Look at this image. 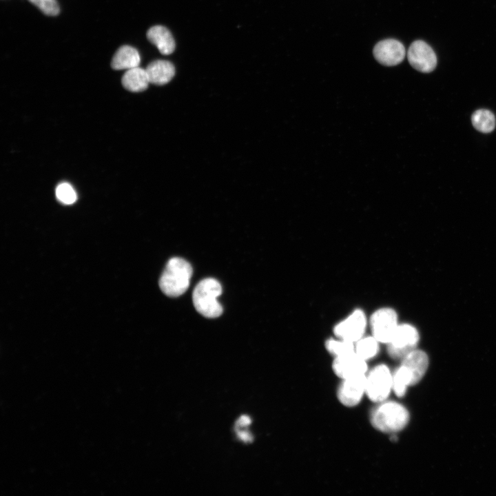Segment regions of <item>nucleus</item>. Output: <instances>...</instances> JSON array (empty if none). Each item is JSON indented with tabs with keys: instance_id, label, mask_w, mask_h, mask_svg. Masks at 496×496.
I'll return each instance as SVG.
<instances>
[{
	"instance_id": "11",
	"label": "nucleus",
	"mask_w": 496,
	"mask_h": 496,
	"mask_svg": "<svg viewBox=\"0 0 496 496\" xmlns=\"http://www.w3.org/2000/svg\"><path fill=\"white\" fill-rule=\"evenodd\" d=\"M332 368L335 375L342 379L364 375L367 370L366 360L355 352L335 357Z\"/></svg>"
},
{
	"instance_id": "13",
	"label": "nucleus",
	"mask_w": 496,
	"mask_h": 496,
	"mask_svg": "<svg viewBox=\"0 0 496 496\" xmlns=\"http://www.w3.org/2000/svg\"><path fill=\"white\" fill-rule=\"evenodd\" d=\"M147 38L164 55L172 54L175 50V41L169 30L162 25H154L147 32Z\"/></svg>"
},
{
	"instance_id": "22",
	"label": "nucleus",
	"mask_w": 496,
	"mask_h": 496,
	"mask_svg": "<svg viewBox=\"0 0 496 496\" xmlns=\"http://www.w3.org/2000/svg\"><path fill=\"white\" fill-rule=\"evenodd\" d=\"M48 16H56L60 8L56 0H28Z\"/></svg>"
},
{
	"instance_id": "16",
	"label": "nucleus",
	"mask_w": 496,
	"mask_h": 496,
	"mask_svg": "<svg viewBox=\"0 0 496 496\" xmlns=\"http://www.w3.org/2000/svg\"><path fill=\"white\" fill-rule=\"evenodd\" d=\"M123 87L133 92H139L146 90L149 83L146 70L135 67L127 70L122 77Z\"/></svg>"
},
{
	"instance_id": "10",
	"label": "nucleus",
	"mask_w": 496,
	"mask_h": 496,
	"mask_svg": "<svg viewBox=\"0 0 496 496\" xmlns=\"http://www.w3.org/2000/svg\"><path fill=\"white\" fill-rule=\"evenodd\" d=\"M375 59L382 65L393 66L404 59L406 51L403 44L397 40L389 39L380 41L373 48Z\"/></svg>"
},
{
	"instance_id": "7",
	"label": "nucleus",
	"mask_w": 496,
	"mask_h": 496,
	"mask_svg": "<svg viewBox=\"0 0 496 496\" xmlns=\"http://www.w3.org/2000/svg\"><path fill=\"white\" fill-rule=\"evenodd\" d=\"M366 324L367 320L364 311L355 309L335 324L333 333L338 338L355 342L363 337Z\"/></svg>"
},
{
	"instance_id": "3",
	"label": "nucleus",
	"mask_w": 496,
	"mask_h": 496,
	"mask_svg": "<svg viewBox=\"0 0 496 496\" xmlns=\"http://www.w3.org/2000/svg\"><path fill=\"white\" fill-rule=\"evenodd\" d=\"M222 293V287L214 278L200 281L194 288L192 300L196 311L203 316L214 318L223 313V307L217 298Z\"/></svg>"
},
{
	"instance_id": "1",
	"label": "nucleus",
	"mask_w": 496,
	"mask_h": 496,
	"mask_svg": "<svg viewBox=\"0 0 496 496\" xmlns=\"http://www.w3.org/2000/svg\"><path fill=\"white\" fill-rule=\"evenodd\" d=\"M192 267L185 259L172 258L169 260L160 278L159 286L167 296L178 297L189 286Z\"/></svg>"
},
{
	"instance_id": "20",
	"label": "nucleus",
	"mask_w": 496,
	"mask_h": 496,
	"mask_svg": "<svg viewBox=\"0 0 496 496\" xmlns=\"http://www.w3.org/2000/svg\"><path fill=\"white\" fill-rule=\"evenodd\" d=\"M327 350L335 357L342 356L355 352L354 342L338 338H330L325 342Z\"/></svg>"
},
{
	"instance_id": "2",
	"label": "nucleus",
	"mask_w": 496,
	"mask_h": 496,
	"mask_svg": "<svg viewBox=\"0 0 496 496\" xmlns=\"http://www.w3.org/2000/svg\"><path fill=\"white\" fill-rule=\"evenodd\" d=\"M373 426L384 433H395L402 430L409 423V413L401 404L382 402L373 410L370 417Z\"/></svg>"
},
{
	"instance_id": "18",
	"label": "nucleus",
	"mask_w": 496,
	"mask_h": 496,
	"mask_svg": "<svg viewBox=\"0 0 496 496\" xmlns=\"http://www.w3.org/2000/svg\"><path fill=\"white\" fill-rule=\"evenodd\" d=\"M379 342L372 335L362 337L355 344V352L365 360L374 358L379 352Z\"/></svg>"
},
{
	"instance_id": "21",
	"label": "nucleus",
	"mask_w": 496,
	"mask_h": 496,
	"mask_svg": "<svg viewBox=\"0 0 496 496\" xmlns=\"http://www.w3.org/2000/svg\"><path fill=\"white\" fill-rule=\"evenodd\" d=\"M57 199L65 205L73 204L76 200V194L73 187L68 183H62L56 188Z\"/></svg>"
},
{
	"instance_id": "9",
	"label": "nucleus",
	"mask_w": 496,
	"mask_h": 496,
	"mask_svg": "<svg viewBox=\"0 0 496 496\" xmlns=\"http://www.w3.org/2000/svg\"><path fill=\"white\" fill-rule=\"evenodd\" d=\"M366 380L364 374L344 379L337 391L339 401L347 406L357 405L366 391Z\"/></svg>"
},
{
	"instance_id": "19",
	"label": "nucleus",
	"mask_w": 496,
	"mask_h": 496,
	"mask_svg": "<svg viewBox=\"0 0 496 496\" xmlns=\"http://www.w3.org/2000/svg\"><path fill=\"white\" fill-rule=\"evenodd\" d=\"M408 386H411V378L404 366L400 364L393 375L392 389L398 397H403Z\"/></svg>"
},
{
	"instance_id": "5",
	"label": "nucleus",
	"mask_w": 496,
	"mask_h": 496,
	"mask_svg": "<svg viewBox=\"0 0 496 496\" xmlns=\"http://www.w3.org/2000/svg\"><path fill=\"white\" fill-rule=\"evenodd\" d=\"M419 333L413 325L399 324L391 341L387 344L389 355L393 359H402L416 349Z\"/></svg>"
},
{
	"instance_id": "14",
	"label": "nucleus",
	"mask_w": 496,
	"mask_h": 496,
	"mask_svg": "<svg viewBox=\"0 0 496 496\" xmlns=\"http://www.w3.org/2000/svg\"><path fill=\"white\" fill-rule=\"evenodd\" d=\"M149 83L162 85L169 82L175 74L174 65L166 60H156L146 68Z\"/></svg>"
},
{
	"instance_id": "6",
	"label": "nucleus",
	"mask_w": 496,
	"mask_h": 496,
	"mask_svg": "<svg viewBox=\"0 0 496 496\" xmlns=\"http://www.w3.org/2000/svg\"><path fill=\"white\" fill-rule=\"evenodd\" d=\"M369 324L372 335L379 342L388 344L399 324L397 313L389 307L378 309L371 316Z\"/></svg>"
},
{
	"instance_id": "8",
	"label": "nucleus",
	"mask_w": 496,
	"mask_h": 496,
	"mask_svg": "<svg viewBox=\"0 0 496 496\" xmlns=\"http://www.w3.org/2000/svg\"><path fill=\"white\" fill-rule=\"evenodd\" d=\"M407 56L411 65L421 72H431L437 65L435 53L426 42L422 40L411 43Z\"/></svg>"
},
{
	"instance_id": "12",
	"label": "nucleus",
	"mask_w": 496,
	"mask_h": 496,
	"mask_svg": "<svg viewBox=\"0 0 496 496\" xmlns=\"http://www.w3.org/2000/svg\"><path fill=\"white\" fill-rule=\"evenodd\" d=\"M401 364L410 374L412 386L424 377L428 366V358L424 351L415 349L402 359Z\"/></svg>"
},
{
	"instance_id": "4",
	"label": "nucleus",
	"mask_w": 496,
	"mask_h": 496,
	"mask_svg": "<svg viewBox=\"0 0 496 496\" xmlns=\"http://www.w3.org/2000/svg\"><path fill=\"white\" fill-rule=\"evenodd\" d=\"M393 387V375L385 364H378L369 372L366 380V394L374 402H384Z\"/></svg>"
},
{
	"instance_id": "17",
	"label": "nucleus",
	"mask_w": 496,
	"mask_h": 496,
	"mask_svg": "<svg viewBox=\"0 0 496 496\" xmlns=\"http://www.w3.org/2000/svg\"><path fill=\"white\" fill-rule=\"evenodd\" d=\"M471 121L473 127L483 133H489L495 127V116L488 110H476L472 115Z\"/></svg>"
},
{
	"instance_id": "15",
	"label": "nucleus",
	"mask_w": 496,
	"mask_h": 496,
	"mask_svg": "<svg viewBox=\"0 0 496 496\" xmlns=\"http://www.w3.org/2000/svg\"><path fill=\"white\" fill-rule=\"evenodd\" d=\"M141 56L138 50L132 46L124 45L120 47L112 57L111 66L119 70L138 67Z\"/></svg>"
}]
</instances>
